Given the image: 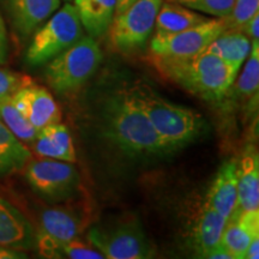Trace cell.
I'll return each mask as SVG.
<instances>
[{"label": "cell", "instance_id": "cell-1", "mask_svg": "<svg viewBox=\"0 0 259 259\" xmlns=\"http://www.w3.org/2000/svg\"><path fill=\"white\" fill-rule=\"evenodd\" d=\"M101 130L105 137L130 156L150 157L169 154L127 85L114 90L101 107Z\"/></svg>", "mask_w": 259, "mask_h": 259}, {"label": "cell", "instance_id": "cell-2", "mask_svg": "<svg viewBox=\"0 0 259 259\" xmlns=\"http://www.w3.org/2000/svg\"><path fill=\"white\" fill-rule=\"evenodd\" d=\"M153 64L164 78L205 101H220L227 95L238 72L209 52L191 57L154 56Z\"/></svg>", "mask_w": 259, "mask_h": 259}, {"label": "cell", "instance_id": "cell-3", "mask_svg": "<svg viewBox=\"0 0 259 259\" xmlns=\"http://www.w3.org/2000/svg\"><path fill=\"white\" fill-rule=\"evenodd\" d=\"M127 89L170 153L192 143L205 128L202 115L168 101L143 80L127 85Z\"/></svg>", "mask_w": 259, "mask_h": 259}, {"label": "cell", "instance_id": "cell-4", "mask_svg": "<svg viewBox=\"0 0 259 259\" xmlns=\"http://www.w3.org/2000/svg\"><path fill=\"white\" fill-rule=\"evenodd\" d=\"M102 60L99 44L92 36H83L63 53L48 61L45 76L56 92L77 90L96 72Z\"/></svg>", "mask_w": 259, "mask_h": 259}, {"label": "cell", "instance_id": "cell-5", "mask_svg": "<svg viewBox=\"0 0 259 259\" xmlns=\"http://www.w3.org/2000/svg\"><path fill=\"white\" fill-rule=\"evenodd\" d=\"M25 59L31 66L47 64L84 36V28L72 4L67 3L35 30Z\"/></svg>", "mask_w": 259, "mask_h": 259}, {"label": "cell", "instance_id": "cell-6", "mask_svg": "<svg viewBox=\"0 0 259 259\" xmlns=\"http://www.w3.org/2000/svg\"><path fill=\"white\" fill-rule=\"evenodd\" d=\"M87 239L107 259H147L156 254L136 219L93 227Z\"/></svg>", "mask_w": 259, "mask_h": 259}, {"label": "cell", "instance_id": "cell-7", "mask_svg": "<svg viewBox=\"0 0 259 259\" xmlns=\"http://www.w3.org/2000/svg\"><path fill=\"white\" fill-rule=\"evenodd\" d=\"M24 168L31 190L48 203H64L78 192L80 177L72 162L42 157L29 161Z\"/></svg>", "mask_w": 259, "mask_h": 259}, {"label": "cell", "instance_id": "cell-8", "mask_svg": "<svg viewBox=\"0 0 259 259\" xmlns=\"http://www.w3.org/2000/svg\"><path fill=\"white\" fill-rule=\"evenodd\" d=\"M163 0H136L111 24V38L116 50L130 52L143 47L155 28Z\"/></svg>", "mask_w": 259, "mask_h": 259}, {"label": "cell", "instance_id": "cell-9", "mask_svg": "<svg viewBox=\"0 0 259 259\" xmlns=\"http://www.w3.org/2000/svg\"><path fill=\"white\" fill-rule=\"evenodd\" d=\"M227 29L223 18H210L204 23L176 34L154 35L150 51L153 56L158 57H191L205 51Z\"/></svg>", "mask_w": 259, "mask_h": 259}, {"label": "cell", "instance_id": "cell-10", "mask_svg": "<svg viewBox=\"0 0 259 259\" xmlns=\"http://www.w3.org/2000/svg\"><path fill=\"white\" fill-rule=\"evenodd\" d=\"M87 223V216L78 209H46L41 213L38 231L35 233V246L78 239Z\"/></svg>", "mask_w": 259, "mask_h": 259}, {"label": "cell", "instance_id": "cell-11", "mask_svg": "<svg viewBox=\"0 0 259 259\" xmlns=\"http://www.w3.org/2000/svg\"><path fill=\"white\" fill-rule=\"evenodd\" d=\"M12 102L25 119L37 131L46 126L59 122L61 114L52 94L44 87L29 84L12 96Z\"/></svg>", "mask_w": 259, "mask_h": 259}, {"label": "cell", "instance_id": "cell-12", "mask_svg": "<svg viewBox=\"0 0 259 259\" xmlns=\"http://www.w3.org/2000/svg\"><path fill=\"white\" fill-rule=\"evenodd\" d=\"M259 235V209L242 211L235 209L228 219L220 244L233 259H244L245 252L254 236Z\"/></svg>", "mask_w": 259, "mask_h": 259}, {"label": "cell", "instance_id": "cell-13", "mask_svg": "<svg viewBox=\"0 0 259 259\" xmlns=\"http://www.w3.org/2000/svg\"><path fill=\"white\" fill-rule=\"evenodd\" d=\"M0 246L30 250L35 246V231L29 220L16 206L0 196Z\"/></svg>", "mask_w": 259, "mask_h": 259}, {"label": "cell", "instance_id": "cell-14", "mask_svg": "<svg viewBox=\"0 0 259 259\" xmlns=\"http://www.w3.org/2000/svg\"><path fill=\"white\" fill-rule=\"evenodd\" d=\"M206 205L228 219L238 205V160L223 162L208 193Z\"/></svg>", "mask_w": 259, "mask_h": 259}, {"label": "cell", "instance_id": "cell-15", "mask_svg": "<svg viewBox=\"0 0 259 259\" xmlns=\"http://www.w3.org/2000/svg\"><path fill=\"white\" fill-rule=\"evenodd\" d=\"M12 23L22 36H29L58 9L60 0H5Z\"/></svg>", "mask_w": 259, "mask_h": 259}, {"label": "cell", "instance_id": "cell-16", "mask_svg": "<svg viewBox=\"0 0 259 259\" xmlns=\"http://www.w3.org/2000/svg\"><path fill=\"white\" fill-rule=\"evenodd\" d=\"M34 151L40 157L74 162L76 149L69 128L61 122H54L41 128L32 142Z\"/></svg>", "mask_w": 259, "mask_h": 259}, {"label": "cell", "instance_id": "cell-17", "mask_svg": "<svg viewBox=\"0 0 259 259\" xmlns=\"http://www.w3.org/2000/svg\"><path fill=\"white\" fill-rule=\"evenodd\" d=\"M242 211L259 209V158L253 145L238 161V205Z\"/></svg>", "mask_w": 259, "mask_h": 259}, {"label": "cell", "instance_id": "cell-18", "mask_svg": "<svg viewBox=\"0 0 259 259\" xmlns=\"http://www.w3.org/2000/svg\"><path fill=\"white\" fill-rule=\"evenodd\" d=\"M116 3L118 0H74V9L89 36L99 38L109 30Z\"/></svg>", "mask_w": 259, "mask_h": 259}, {"label": "cell", "instance_id": "cell-19", "mask_svg": "<svg viewBox=\"0 0 259 259\" xmlns=\"http://www.w3.org/2000/svg\"><path fill=\"white\" fill-rule=\"evenodd\" d=\"M209 17L200 12L179 4L176 0L162 3L155 21V35H169L196 27L209 21Z\"/></svg>", "mask_w": 259, "mask_h": 259}, {"label": "cell", "instance_id": "cell-20", "mask_svg": "<svg viewBox=\"0 0 259 259\" xmlns=\"http://www.w3.org/2000/svg\"><path fill=\"white\" fill-rule=\"evenodd\" d=\"M251 51V40L241 30L227 29L213 40L205 52L219 57L239 72Z\"/></svg>", "mask_w": 259, "mask_h": 259}, {"label": "cell", "instance_id": "cell-21", "mask_svg": "<svg viewBox=\"0 0 259 259\" xmlns=\"http://www.w3.org/2000/svg\"><path fill=\"white\" fill-rule=\"evenodd\" d=\"M30 157V151L23 142L0 121V177H8L22 170Z\"/></svg>", "mask_w": 259, "mask_h": 259}, {"label": "cell", "instance_id": "cell-22", "mask_svg": "<svg viewBox=\"0 0 259 259\" xmlns=\"http://www.w3.org/2000/svg\"><path fill=\"white\" fill-rule=\"evenodd\" d=\"M226 223L227 219L221 213L205 205L194 232V247L198 257L204 258L206 252L220 244Z\"/></svg>", "mask_w": 259, "mask_h": 259}, {"label": "cell", "instance_id": "cell-23", "mask_svg": "<svg viewBox=\"0 0 259 259\" xmlns=\"http://www.w3.org/2000/svg\"><path fill=\"white\" fill-rule=\"evenodd\" d=\"M38 253L45 258L58 259H103L105 257L92 245L85 244L78 239L70 241L52 242L37 247Z\"/></svg>", "mask_w": 259, "mask_h": 259}, {"label": "cell", "instance_id": "cell-24", "mask_svg": "<svg viewBox=\"0 0 259 259\" xmlns=\"http://www.w3.org/2000/svg\"><path fill=\"white\" fill-rule=\"evenodd\" d=\"M0 121L23 143H32L38 132L18 111L12 97L0 102Z\"/></svg>", "mask_w": 259, "mask_h": 259}, {"label": "cell", "instance_id": "cell-25", "mask_svg": "<svg viewBox=\"0 0 259 259\" xmlns=\"http://www.w3.org/2000/svg\"><path fill=\"white\" fill-rule=\"evenodd\" d=\"M259 87V41L251 42V51L246 59L244 71L236 80L235 90L238 95L250 97L258 94Z\"/></svg>", "mask_w": 259, "mask_h": 259}, {"label": "cell", "instance_id": "cell-26", "mask_svg": "<svg viewBox=\"0 0 259 259\" xmlns=\"http://www.w3.org/2000/svg\"><path fill=\"white\" fill-rule=\"evenodd\" d=\"M203 15H210L215 18H226L232 12L235 0H176Z\"/></svg>", "mask_w": 259, "mask_h": 259}, {"label": "cell", "instance_id": "cell-27", "mask_svg": "<svg viewBox=\"0 0 259 259\" xmlns=\"http://www.w3.org/2000/svg\"><path fill=\"white\" fill-rule=\"evenodd\" d=\"M259 0H235L232 12L225 19L227 28L240 30L252 16L258 14Z\"/></svg>", "mask_w": 259, "mask_h": 259}, {"label": "cell", "instance_id": "cell-28", "mask_svg": "<svg viewBox=\"0 0 259 259\" xmlns=\"http://www.w3.org/2000/svg\"><path fill=\"white\" fill-rule=\"evenodd\" d=\"M32 84V79L27 74L14 72L0 67V102L12 97L19 89Z\"/></svg>", "mask_w": 259, "mask_h": 259}, {"label": "cell", "instance_id": "cell-29", "mask_svg": "<svg viewBox=\"0 0 259 259\" xmlns=\"http://www.w3.org/2000/svg\"><path fill=\"white\" fill-rule=\"evenodd\" d=\"M240 30L252 41H259V12L248 19Z\"/></svg>", "mask_w": 259, "mask_h": 259}, {"label": "cell", "instance_id": "cell-30", "mask_svg": "<svg viewBox=\"0 0 259 259\" xmlns=\"http://www.w3.org/2000/svg\"><path fill=\"white\" fill-rule=\"evenodd\" d=\"M9 56V42L8 32H6L5 22L3 19L2 12H0V65L5 64L8 61Z\"/></svg>", "mask_w": 259, "mask_h": 259}, {"label": "cell", "instance_id": "cell-31", "mask_svg": "<svg viewBox=\"0 0 259 259\" xmlns=\"http://www.w3.org/2000/svg\"><path fill=\"white\" fill-rule=\"evenodd\" d=\"M204 258L208 259H233L231 253L226 250L221 244L216 245L215 247H212L211 250L206 252V254L204 255Z\"/></svg>", "mask_w": 259, "mask_h": 259}, {"label": "cell", "instance_id": "cell-32", "mask_svg": "<svg viewBox=\"0 0 259 259\" xmlns=\"http://www.w3.org/2000/svg\"><path fill=\"white\" fill-rule=\"evenodd\" d=\"M28 255L24 253V251L15 250V248L2 247L0 246V259H23Z\"/></svg>", "mask_w": 259, "mask_h": 259}, {"label": "cell", "instance_id": "cell-33", "mask_svg": "<svg viewBox=\"0 0 259 259\" xmlns=\"http://www.w3.org/2000/svg\"><path fill=\"white\" fill-rule=\"evenodd\" d=\"M259 257V235L254 236L245 252L244 259H258Z\"/></svg>", "mask_w": 259, "mask_h": 259}, {"label": "cell", "instance_id": "cell-34", "mask_svg": "<svg viewBox=\"0 0 259 259\" xmlns=\"http://www.w3.org/2000/svg\"><path fill=\"white\" fill-rule=\"evenodd\" d=\"M136 0H118V3H116V9H115V15H119L121 14L124 10H126L128 8L130 5H132ZM114 15V16H115Z\"/></svg>", "mask_w": 259, "mask_h": 259}, {"label": "cell", "instance_id": "cell-35", "mask_svg": "<svg viewBox=\"0 0 259 259\" xmlns=\"http://www.w3.org/2000/svg\"><path fill=\"white\" fill-rule=\"evenodd\" d=\"M65 2H71V0H65Z\"/></svg>", "mask_w": 259, "mask_h": 259}]
</instances>
